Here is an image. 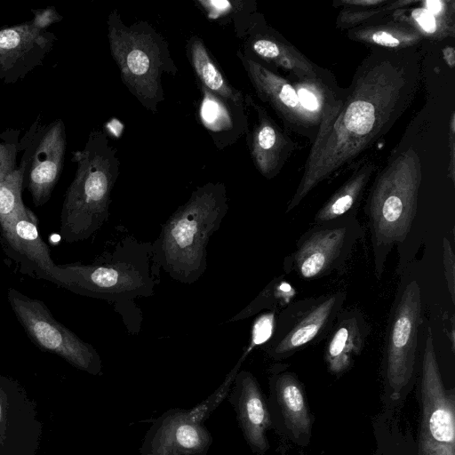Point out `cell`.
<instances>
[{
    "label": "cell",
    "mask_w": 455,
    "mask_h": 455,
    "mask_svg": "<svg viewBox=\"0 0 455 455\" xmlns=\"http://www.w3.org/2000/svg\"><path fill=\"white\" fill-rule=\"evenodd\" d=\"M419 455H455V395L445 388L428 327L420 377Z\"/></svg>",
    "instance_id": "cell-12"
},
{
    "label": "cell",
    "mask_w": 455,
    "mask_h": 455,
    "mask_svg": "<svg viewBox=\"0 0 455 455\" xmlns=\"http://www.w3.org/2000/svg\"><path fill=\"white\" fill-rule=\"evenodd\" d=\"M404 87L402 71L382 63L358 80L345 104L339 103L325 114L304 176L286 212L379 135L397 109Z\"/></svg>",
    "instance_id": "cell-1"
},
{
    "label": "cell",
    "mask_w": 455,
    "mask_h": 455,
    "mask_svg": "<svg viewBox=\"0 0 455 455\" xmlns=\"http://www.w3.org/2000/svg\"><path fill=\"white\" fill-rule=\"evenodd\" d=\"M244 357L226 376L220 387L190 410L172 409L158 418L148 431L140 455H206L212 437L205 419L228 395Z\"/></svg>",
    "instance_id": "cell-7"
},
{
    "label": "cell",
    "mask_w": 455,
    "mask_h": 455,
    "mask_svg": "<svg viewBox=\"0 0 455 455\" xmlns=\"http://www.w3.org/2000/svg\"><path fill=\"white\" fill-rule=\"evenodd\" d=\"M26 167L27 157L23 154L17 169L0 181V228L26 207L22 201Z\"/></svg>",
    "instance_id": "cell-27"
},
{
    "label": "cell",
    "mask_w": 455,
    "mask_h": 455,
    "mask_svg": "<svg viewBox=\"0 0 455 455\" xmlns=\"http://www.w3.org/2000/svg\"><path fill=\"white\" fill-rule=\"evenodd\" d=\"M186 52L198 85L232 104L244 107L243 93L228 82L199 36L189 37L186 44Z\"/></svg>",
    "instance_id": "cell-21"
},
{
    "label": "cell",
    "mask_w": 455,
    "mask_h": 455,
    "mask_svg": "<svg viewBox=\"0 0 455 455\" xmlns=\"http://www.w3.org/2000/svg\"><path fill=\"white\" fill-rule=\"evenodd\" d=\"M443 259L444 274L448 291L454 303L455 301V257L450 241L444 237L443 241Z\"/></svg>",
    "instance_id": "cell-30"
},
{
    "label": "cell",
    "mask_w": 455,
    "mask_h": 455,
    "mask_svg": "<svg viewBox=\"0 0 455 455\" xmlns=\"http://www.w3.org/2000/svg\"><path fill=\"white\" fill-rule=\"evenodd\" d=\"M239 427L251 450L263 455L269 449L267 430L273 426L267 403L256 378L248 371H239L229 390Z\"/></svg>",
    "instance_id": "cell-16"
},
{
    "label": "cell",
    "mask_w": 455,
    "mask_h": 455,
    "mask_svg": "<svg viewBox=\"0 0 455 455\" xmlns=\"http://www.w3.org/2000/svg\"><path fill=\"white\" fill-rule=\"evenodd\" d=\"M110 53L123 84L148 110L156 113L164 101V74L175 76L176 64L168 42L146 20L126 25L117 9L108 16Z\"/></svg>",
    "instance_id": "cell-5"
},
{
    "label": "cell",
    "mask_w": 455,
    "mask_h": 455,
    "mask_svg": "<svg viewBox=\"0 0 455 455\" xmlns=\"http://www.w3.org/2000/svg\"><path fill=\"white\" fill-rule=\"evenodd\" d=\"M421 311L418 281H403L390 311L384 352L385 378L394 399L400 397L414 374Z\"/></svg>",
    "instance_id": "cell-10"
},
{
    "label": "cell",
    "mask_w": 455,
    "mask_h": 455,
    "mask_svg": "<svg viewBox=\"0 0 455 455\" xmlns=\"http://www.w3.org/2000/svg\"><path fill=\"white\" fill-rule=\"evenodd\" d=\"M275 312H264L255 318L251 326L249 344L244 349L248 355L256 347L265 345L271 338L276 317Z\"/></svg>",
    "instance_id": "cell-29"
},
{
    "label": "cell",
    "mask_w": 455,
    "mask_h": 455,
    "mask_svg": "<svg viewBox=\"0 0 455 455\" xmlns=\"http://www.w3.org/2000/svg\"><path fill=\"white\" fill-rule=\"evenodd\" d=\"M7 299L30 340L42 350L55 354L76 368L92 375L102 372L97 350L52 315L46 305L10 288Z\"/></svg>",
    "instance_id": "cell-11"
},
{
    "label": "cell",
    "mask_w": 455,
    "mask_h": 455,
    "mask_svg": "<svg viewBox=\"0 0 455 455\" xmlns=\"http://www.w3.org/2000/svg\"><path fill=\"white\" fill-rule=\"evenodd\" d=\"M269 382L286 427L295 438L309 435L312 429V416L303 387L297 376L287 371H274Z\"/></svg>",
    "instance_id": "cell-20"
},
{
    "label": "cell",
    "mask_w": 455,
    "mask_h": 455,
    "mask_svg": "<svg viewBox=\"0 0 455 455\" xmlns=\"http://www.w3.org/2000/svg\"><path fill=\"white\" fill-rule=\"evenodd\" d=\"M57 36L40 30L29 21L0 28V80L15 84L42 66Z\"/></svg>",
    "instance_id": "cell-15"
},
{
    "label": "cell",
    "mask_w": 455,
    "mask_h": 455,
    "mask_svg": "<svg viewBox=\"0 0 455 455\" xmlns=\"http://www.w3.org/2000/svg\"><path fill=\"white\" fill-rule=\"evenodd\" d=\"M346 3H349V4H377L379 3H380V1H355V2H351V1H347Z\"/></svg>",
    "instance_id": "cell-37"
},
{
    "label": "cell",
    "mask_w": 455,
    "mask_h": 455,
    "mask_svg": "<svg viewBox=\"0 0 455 455\" xmlns=\"http://www.w3.org/2000/svg\"><path fill=\"white\" fill-rule=\"evenodd\" d=\"M347 294L336 291L291 301L275 317L273 333L264 345L274 360L285 359L327 338Z\"/></svg>",
    "instance_id": "cell-9"
},
{
    "label": "cell",
    "mask_w": 455,
    "mask_h": 455,
    "mask_svg": "<svg viewBox=\"0 0 455 455\" xmlns=\"http://www.w3.org/2000/svg\"><path fill=\"white\" fill-rule=\"evenodd\" d=\"M298 92V96L302 107L308 112L317 111L319 108V103L316 96L307 89H300Z\"/></svg>",
    "instance_id": "cell-34"
},
{
    "label": "cell",
    "mask_w": 455,
    "mask_h": 455,
    "mask_svg": "<svg viewBox=\"0 0 455 455\" xmlns=\"http://www.w3.org/2000/svg\"><path fill=\"white\" fill-rule=\"evenodd\" d=\"M228 211L223 182L197 187L163 225L152 243V259L172 279L197 282L207 267V245Z\"/></svg>",
    "instance_id": "cell-2"
},
{
    "label": "cell",
    "mask_w": 455,
    "mask_h": 455,
    "mask_svg": "<svg viewBox=\"0 0 455 455\" xmlns=\"http://www.w3.org/2000/svg\"><path fill=\"white\" fill-rule=\"evenodd\" d=\"M75 177L66 190L60 234L67 243L87 240L108 220L111 193L119 176L117 149L101 130L92 131L73 153Z\"/></svg>",
    "instance_id": "cell-3"
},
{
    "label": "cell",
    "mask_w": 455,
    "mask_h": 455,
    "mask_svg": "<svg viewBox=\"0 0 455 455\" xmlns=\"http://www.w3.org/2000/svg\"><path fill=\"white\" fill-rule=\"evenodd\" d=\"M364 230L355 215L347 214L315 224L297 241L285 258L283 268L302 279H318L340 268Z\"/></svg>",
    "instance_id": "cell-8"
},
{
    "label": "cell",
    "mask_w": 455,
    "mask_h": 455,
    "mask_svg": "<svg viewBox=\"0 0 455 455\" xmlns=\"http://www.w3.org/2000/svg\"><path fill=\"white\" fill-rule=\"evenodd\" d=\"M414 20L425 31L428 33L435 32L436 21L433 14L426 9H417L412 12Z\"/></svg>",
    "instance_id": "cell-33"
},
{
    "label": "cell",
    "mask_w": 455,
    "mask_h": 455,
    "mask_svg": "<svg viewBox=\"0 0 455 455\" xmlns=\"http://www.w3.org/2000/svg\"><path fill=\"white\" fill-rule=\"evenodd\" d=\"M368 180L363 172L350 180L338 190L316 212L314 224H320L349 214Z\"/></svg>",
    "instance_id": "cell-25"
},
{
    "label": "cell",
    "mask_w": 455,
    "mask_h": 455,
    "mask_svg": "<svg viewBox=\"0 0 455 455\" xmlns=\"http://www.w3.org/2000/svg\"><path fill=\"white\" fill-rule=\"evenodd\" d=\"M370 332V325L359 308L342 307L324 347V361L329 371L340 375L349 370L362 353Z\"/></svg>",
    "instance_id": "cell-17"
},
{
    "label": "cell",
    "mask_w": 455,
    "mask_h": 455,
    "mask_svg": "<svg viewBox=\"0 0 455 455\" xmlns=\"http://www.w3.org/2000/svg\"><path fill=\"white\" fill-rule=\"evenodd\" d=\"M20 132V130L6 129L0 135V139L3 140V142H0V181L14 172L19 165L17 156L23 150L19 140Z\"/></svg>",
    "instance_id": "cell-28"
},
{
    "label": "cell",
    "mask_w": 455,
    "mask_h": 455,
    "mask_svg": "<svg viewBox=\"0 0 455 455\" xmlns=\"http://www.w3.org/2000/svg\"><path fill=\"white\" fill-rule=\"evenodd\" d=\"M20 140L27 157L24 185L39 207L50 200L62 172L67 149L64 121L58 118L40 125L37 119Z\"/></svg>",
    "instance_id": "cell-13"
},
{
    "label": "cell",
    "mask_w": 455,
    "mask_h": 455,
    "mask_svg": "<svg viewBox=\"0 0 455 455\" xmlns=\"http://www.w3.org/2000/svg\"><path fill=\"white\" fill-rule=\"evenodd\" d=\"M5 253L19 266L22 274L51 282L62 288L64 278L48 245L42 239L37 218L27 206L0 228Z\"/></svg>",
    "instance_id": "cell-14"
},
{
    "label": "cell",
    "mask_w": 455,
    "mask_h": 455,
    "mask_svg": "<svg viewBox=\"0 0 455 455\" xmlns=\"http://www.w3.org/2000/svg\"><path fill=\"white\" fill-rule=\"evenodd\" d=\"M236 54L261 100L269 103L286 119L301 120L305 117L307 110L300 104L298 92L291 84L264 65L246 58L240 50Z\"/></svg>",
    "instance_id": "cell-19"
},
{
    "label": "cell",
    "mask_w": 455,
    "mask_h": 455,
    "mask_svg": "<svg viewBox=\"0 0 455 455\" xmlns=\"http://www.w3.org/2000/svg\"><path fill=\"white\" fill-rule=\"evenodd\" d=\"M442 4H443V3L438 0L427 1L426 2V6H427L426 10L428 11L433 15L437 14L440 12V11L442 9Z\"/></svg>",
    "instance_id": "cell-35"
},
{
    "label": "cell",
    "mask_w": 455,
    "mask_h": 455,
    "mask_svg": "<svg viewBox=\"0 0 455 455\" xmlns=\"http://www.w3.org/2000/svg\"><path fill=\"white\" fill-rule=\"evenodd\" d=\"M31 12L33 13V18L30 20V22L40 30H47L51 25L60 22L63 20V16L54 6L31 9Z\"/></svg>",
    "instance_id": "cell-31"
},
{
    "label": "cell",
    "mask_w": 455,
    "mask_h": 455,
    "mask_svg": "<svg viewBox=\"0 0 455 455\" xmlns=\"http://www.w3.org/2000/svg\"><path fill=\"white\" fill-rule=\"evenodd\" d=\"M62 288L81 296L122 303L150 297L158 283L152 259V243L134 237L121 239L90 264L60 265Z\"/></svg>",
    "instance_id": "cell-4"
},
{
    "label": "cell",
    "mask_w": 455,
    "mask_h": 455,
    "mask_svg": "<svg viewBox=\"0 0 455 455\" xmlns=\"http://www.w3.org/2000/svg\"><path fill=\"white\" fill-rule=\"evenodd\" d=\"M296 291L283 278V275L272 280L261 292L244 308L228 319L227 323L241 321L262 310L277 311L292 301Z\"/></svg>",
    "instance_id": "cell-24"
},
{
    "label": "cell",
    "mask_w": 455,
    "mask_h": 455,
    "mask_svg": "<svg viewBox=\"0 0 455 455\" xmlns=\"http://www.w3.org/2000/svg\"><path fill=\"white\" fill-rule=\"evenodd\" d=\"M198 116L216 147L222 150L247 131L244 107L232 104L199 85Z\"/></svg>",
    "instance_id": "cell-18"
},
{
    "label": "cell",
    "mask_w": 455,
    "mask_h": 455,
    "mask_svg": "<svg viewBox=\"0 0 455 455\" xmlns=\"http://www.w3.org/2000/svg\"><path fill=\"white\" fill-rule=\"evenodd\" d=\"M245 57H258L286 69L293 70L301 76H312L309 63L296 51L287 45L259 34L251 35L245 42Z\"/></svg>",
    "instance_id": "cell-23"
},
{
    "label": "cell",
    "mask_w": 455,
    "mask_h": 455,
    "mask_svg": "<svg viewBox=\"0 0 455 455\" xmlns=\"http://www.w3.org/2000/svg\"><path fill=\"white\" fill-rule=\"evenodd\" d=\"M370 40L377 44L387 47H397L406 40L404 36H397L395 33L387 30H375L371 34Z\"/></svg>",
    "instance_id": "cell-32"
},
{
    "label": "cell",
    "mask_w": 455,
    "mask_h": 455,
    "mask_svg": "<svg viewBox=\"0 0 455 455\" xmlns=\"http://www.w3.org/2000/svg\"><path fill=\"white\" fill-rule=\"evenodd\" d=\"M411 152L397 159L378 180L365 213L374 272L379 279L393 247L407 236L417 211L420 170Z\"/></svg>",
    "instance_id": "cell-6"
},
{
    "label": "cell",
    "mask_w": 455,
    "mask_h": 455,
    "mask_svg": "<svg viewBox=\"0 0 455 455\" xmlns=\"http://www.w3.org/2000/svg\"><path fill=\"white\" fill-rule=\"evenodd\" d=\"M206 18L221 26L233 25L237 36L250 32L244 17L247 2L241 0H195Z\"/></svg>",
    "instance_id": "cell-26"
},
{
    "label": "cell",
    "mask_w": 455,
    "mask_h": 455,
    "mask_svg": "<svg viewBox=\"0 0 455 455\" xmlns=\"http://www.w3.org/2000/svg\"><path fill=\"white\" fill-rule=\"evenodd\" d=\"M246 97L254 105L259 116L258 123L248 139L250 153L259 172L270 179L277 172L284 141L266 112L252 103L249 96Z\"/></svg>",
    "instance_id": "cell-22"
},
{
    "label": "cell",
    "mask_w": 455,
    "mask_h": 455,
    "mask_svg": "<svg viewBox=\"0 0 455 455\" xmlns=\"http://www.w3.org/2000/svg\"><path fill=\"white\" fill-rule=\"evenodd\" d=\"M443 57L450 67H454L455 63V53L453 47H446L443 51Z\"/></svg>",
    "instance_id": "cell-36"
}]
</instances>
